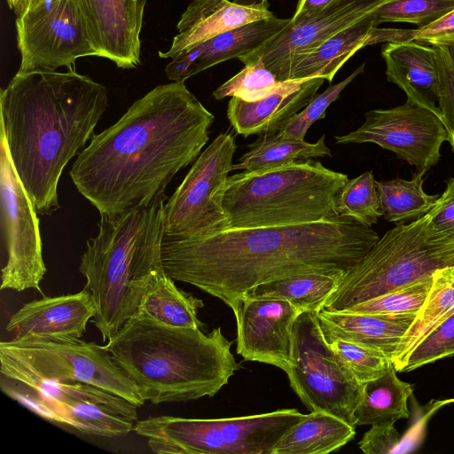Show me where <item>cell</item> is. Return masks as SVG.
Listing matches in <instances>:
<instances>
[{"label": "cell", "instance_id": "obj_20", "mask_svg": "<svg viewBox=\"0 0 454 454\" xmlns=\"http://www.w3.org/2000/svg\"><path fill=\"white\" fill-rule=\"evenodd\" d=\"M268 0H193L177 23L178 33L162 59H172L222 33L274 14Z\"/></svg>", "mask_w": 454, "mask_h": 454}, {"label": "cell", "instance_id": "obj_5", "mask_svg": "<svg viewBox=\"0 0 454 454\" xmlns=\"http://www.w3.org/2000/svg\"><path fill=\"white\" fill-rule=\"evenodd\" d=\"M165 194L118 215H100L79 265L95 302L91 323L108 341L135 314L152 279L164 271Z\"/></svg>", "mask_w": 454, "mask_h": 454}, {"label": "cell", "instance_id": "obj_26", "mask_svg": "<svg viewBox=\"0 0 454 454\" xmlns=\"http://www.w3.org/2000/svg\"><path fill=\"white\" fill-rule=\"evenodd\" d=\"M355 427L325 411H312L282 437L271 454H326L352 441Z\"/></svg>", "mask_w": 454, "mask_h": 454}, {"label": "cell", "instance_id": "obj_17", "mask_svg": "<svg viewBox=\"0 0 454 454\" xmlns=\"http://www.w3.org/2000/svg\"><path fill=\"white\" fill-rule=\"evenodd\" d=\"M301 312L280 299L244 297L235 316L237 353L245 361L277 366L292 364L293 331Z\"/></svg>", "mask_w": 454, "mask_h": 454}, {"label": "cell", "instance_id": "obj_19", "mask_svg": "<svg viewBox=\"0 0 454 454\" xmlns=\"http://www.w3.org/2000/svg\"><path fill=\"white\" fill-rule=\"evenodd\" d=\"M95 315L92 295L83 288L75 294L43 297L25 303L11 316L6 331L13 339L30 336L80 339Z\"/></svg>", "mask_w": 454, "mask_h": 454}, {"label": "cell", "instance_id": "obj_23", "mask_svg": "<svg viewBox=\"0 0 454 454\" xmlns=\"http://www.w3.org/2000/svg\"><path fill=\"white\" fill-rule=\"evenodd\" d=\"M417 313L366 314L321 309L317 317L326 341L342 340L383 353L393 359Z\"/></svg>", "mask_w": 454, "mask_h": 454}, {"label": "cell", "instance_id": "obj_15", "mask_svg": "<svg viewBox=\"0 0 454 454\" xmlns=\"http://www.w3.org/2000/svg\"><path fill=\"white\" fill-rule=\"evenodd\" d=\"M335 139L337 144H375L426 173L439 162L450 135L436 114L407 99L392 108L367 112L357 129Z\"/></svg>", "mask_w": 454, "mask_h": 454}, {"label": "cell", "instance_id": "obj_41", "mask_svg": "<svg viewBox=\"0 0 454 454\" xmlns=\"http://www.w3.org/2000/svg\"><path fill=\"white\" fill-rule=\"evenodd\" d=\"M454 153V137L450 136ZM427 239L441 245L454 246V176L448 179L446 188L428 212Z\"/></svg>", "mask_w": 454, "mask_h": 454}, {"label": "cell", "instance_id": "obj_16", "mask_svg": "<svg viewBox=\"0 0 454 454\" xmlns=\"http://www.w3.org/2000/svg\"><path fill=\"white\" fill-rule=\"evenodd\" d=\"M387 0H336L317 13L291 22L262 46L239 59L246 65L261 58L266 67L282 82L290 60L309 51L336 33L371 14Z\"/></svg>", "mask_w": 454, "mask_h": 454}, {"label": "cell", "instance_id": "obj_38", "mask_svg": "<svg viewBox=\"0 0 454 454\" xmlns=\"http://www.w3.org/2000/svg\"><path fill=\"white\" fill-rule=\"evenodd\" d=\"M416 41L426 44L454 43V10L435 22L416 28L374 27L365 45Z\"/></svg>", "mask_w": 454, "mask_h": 454}, {"label": "cell", "instance_id": "obj_13", "mask_svg": "<svg viewBox=\"0 0 454 454\" xmlns=\"http://www.w3.org/2000/svg\"><path fill=\"white\" fill-rule=\"evenodd\" d=\"M1 239L6 255L2 269L1 290L21 292L37 289L46 267L39 218L12 161L4 132L0 129Z\"/></svg>", "mask_w": 454, "mask_h": 454}, {"label": "cell", "instance_id": "obj_33", "mask_svg": "<svg viewBox=\"0 0 454 454\" xmlns=\"http://www.w3.org/2000/svg\"><path fill=\"white\" fill-rule=\"evenodd\" d=\"M339 215L350 217L372 227L382 216L380 200L372 171L348 179L336 200Z\"/></svg>", "mask_w": 454, "mask_h": 454}, {"label": "cell", "instance_id": "obj_9", "mask_svg": "<svg viewBox=\"0 0 454 454\" xmlns=\"http://www.w3.org/2000/svg\"><path fill=\"white\" fill-rule=\"evenodd\" d=\"M304 416L297 409L223 419L159 416L137 420L133 431L158 454H271Z\"/></svg>", "mask_w": 454, "mask_h": 454}, {"label": "cell", "instance_id": "obj_44", "mask_svg": "<svg viewBox=\"0 0 454 454\" xmlns=\"http://www.w3.org/2000/svg\"><path fill=\"white\" fill-rule=\"evenodd\" d=\"M336 0H299L291 22L301 21L319 12Z\"/></svg>", "mask_w": 454, "mask_h": 454}, {"label": "cell", "instance_id": "obj_2", "mask_svg": "<svg viewBox=\"0 0 454 454\" xmlns=\"http://www.w3.org/2000/svg\"><path fill=\"white\" fill-rule=\"evenodd\" d=\"M379 239L372 227L340 215L311 223L164 238L161 260L168 277L221 300L236 316L253 287L297 274L343 276Z\"/></svg>", "mask_w": 454, "mask_h": 454}, {"label": "cell", "instance_id": "obj_39", "mask_svg": "<svg viewBox=\"0 0 454 454\" xmlns=\"http://www.w3.org/2000/svg\"><path fill=\"white\" fill-rule=\"evenodd\" d=\"M454 356V313L434 328L395 368L411 372L439 359Z\"/></svg>", "mask_w": 454, "mask_h": 454}, {"label": "cell", "instance_id": "obj_4", "mask_svg": "<svg viewBox=\"0 0 454 454\" xmlns=\"http://www.w3.org/2000/svg\"><path fill=\"white\" fill-rule=\"evenodd\" d=\"M221 327L174 328L134 314L106 345L115 364L153 404L214 396L241 368Z\"/></svg>", "mask_w": 454, "mask_h": 454}, {"label": "cell", "instance_id": "obj_14", "mask_svg": "<svg viewBox=\"0 0 454 454\" xmlns=\"http://www.w3.org/2000/svg\"><path fill=\"white\" fill-rule=\"evenodd\" d=\"M18 72L74 67L80 58L97 56L76 0H43L16 19Z\"/></svg>", "mask_w": 454, "mask_h": 454}, {"label": "cell", "instance_id": "obj_10", "mask_svg": "<svg viewBox=\"0 0 454 454\" xmlns=\"http://www.w3.org/2000/svg\"><path fill=\"white\" fill-rule=\"evenodd\" d=\"M2 391L42 419L82 434L117 437L134 430L136 404L113 392L82 382L33 388L1 377Z\"/></svg>", "mask_w": 454, "mask_h": 454}, {"label": "cell", "instance_id": "obj_22", "mask_svg": "<svg viewBox=\"0 0 454 454\" xmlns=\"http://www.w3.org/2000/svg\"><path fill=\"white\" fill-rule=\"evenodd\" d=\"M381 56L387 81L397 85L408 100L430 110L442 121L438 106L439 70L434 47L416 41L386 43Z\"/></svg>", "mask_w": 454, "mask_h": 454}, {"label": "cell", "instance_id": "obj_37", "mask_svg": "<svg viewBox=\"0 0 454 454\" xmlns=\"http://www.w3.org/2000/svg\"><path fill=\"white\" fill-rule=\"evenodd\" d=\"M432 282L433 275L344 310L366 314L417 313L429 293Z\"/></svg>", "mask_w": 454, "mask_h": 454}, {"label": "cell", "instance_id": "obj_11", "mask_svg": "<svg viewBox=\"0 0 454 454\" xmlns=\"http://www.w3.org/2000/svg\"><path fill=\"white\" fill-rule=\"evenodd\" d=\"M290 386L310 411H325L353 427L364 384L346 372L324 337L317 312L304 311L293 331Z\"/></svg>", "mask_w": 454, "mask_h": 454}, {"label": "cell", "instance_id": "obj_32", "mask_svg": "<svg viewBox=\"0 0 454 454\" xmlns=\"http://www.w3.org/2000/svg\"><path fill=\"white\" fill-rule=\"evenodd\" d=\"M425 172L413 174L411 179L395 177L376 181L382 216L389 222L406 223L427 214L440 194L429 195L423 189Z\"/></svg>", "mask_w": 454, "mask_h": 454}, {"label": "cell", "instance_id": "obj_42", "mask_svg": "<svg viewBox=\"0 0 454 454\" xmlns=\"http://www.w3.org/2000/svg\"><path fill=\"white\" fill-rule=\"evenodd\" d=\"M433 46L439 70L438 106L449 135L454 137V43Z\"/></svg>", "mask_w": 454, "mask_h": 454}, {"label": "cell", "instance_id": "obj_43", "mask_svg": "<svg viewBox=\"0 0 454 454\" xmlns=\"http://www.w3.org/2000/svg\"><path fill=\"white\" fill-rule=\"evenodd\" d=\"M400 446V436L393 423L372 424L358 442L365 454L396 453Z\"/></svg>", "mask_w": 454, "mask_h": 454}, {"label": "cell", "instance_id": "obj_46", "mask_svg": "<svg viewBox=\"0 0 454 454\" xmlns=\"http://www.w3.org/2000/svg\"><path fill=\"white\" fill-rule=\"evenodd\" d=\"M20 0H7L9 7L15 12L19 7Z\"/></svg>", "mask_w": 454, "mask_h": 454}, {"label": "cell", "instance_id": "obj_35", "mask_svg": "<svg viewBox=\"0 0 454 454\" xmlns=\"http://www.w3.org/2000/svg\"><path fill=\"white\" fill-rule=\"evenodd\" d=\"M282 82L266 67L261 58L246 64L238 74L213 92L215 99L239 98L247 102L258 101L272 93Z\"/></svg>", "mask_w": 454, "mask_h": 454}, {"label": "cell", "instance_id": "obj_12", "mask_svg": "<svg viewBox=\"0 0 454 454\" xmlns=\"http://www.w3.org/2000/svg\"><path fill=\"white\" fill-rule=\"evenodd\" d=\"M236 149L234 136L223 132L199 155L165 202L164 238H186L226 229L223 197Z\"/></svg>", "mask_w": 454, "mask_h": 454}, {"label": "cell", "instance_id": "obj_29", "mask_svg": "<svg viewBox=\"0 0 454 454\" xmlns=\"http://www.w3.org/2000/svg\"><path fill=\"white\" fill-rule=\"evenodd\" d=\"M454 313V266L433 273L429 293L399 342L392 359L399 366L411 351L439 324Z\"/></svg>", "mask_w": 454, "mask_h": 454}, {"label": "cell", "instance_id": "obj_7", "mask_svg": "<svg viewBox=\"0 0 454 454\" xmlns=\"http://www.w3.org/2000/svg\"><path fill=\"white\" fill-rule=\"evenodd\" d=\"M0 373L28 387L82 382L113 392L137 407L145 403L106 346L80 339L30 336L2 340Z\"/></svg>", "mask_w": 454, "mask_h": 454}, {"label": "cell", "instance_id": "obj_1", "mask_svg": "<svg viewBox=\"0 0 454 454\" xmlns=\"http://www.w3.org/2000/svg\"><path fill=\"white\" fill-rule=\"evenodd\" d=\"M214 120L184 82L158 85L114 124L93 135L74 161L70 177L100 215L145 207L196 160Z\"/></svg>", "mask_w": 454, "mask_h": 454}, {"label": "cell", "instance_id": "obj_3", "mask_svg": "<svg viewBox=\"0 0 454 454\" xmlns=\"http://www.w3.org/2000/svg\"><path fill=\"white\" fill-rule=\"evenodd\" d=\"M108 108L105 86L74 67L17 72L0 93V129L38 215L59 208L63 169L94 135Z\"/></svg>", "mask_w": 454, "mask_h": 454}, {"label": "cell", "instance_id": "obj_24", "mask_svg": "<svg viewBox=\"0 0 454 454\" xmlns=\"http://www.w3.org/2000/svg\"><path fill=\"white\" fill-rule=\"evenodd\" d=\"M289 21L290 19H280L273 15L226 31L180 52L184 62V79L221 62L239 59L254 51L280 33Z\"/></svg>", "mask_w": 454, "mask_h": 454}, {"label": "cell", "instance_id": "obj_28", "mask_svg": "<svg viewBox=\"0 0 454 454\" xmlns=\"http://www.w3.org/2000/svg\"><path fill=\"white\" fill-rule=\"evenodd\" d=\"M413 387L396 375L394 364L381 376L364 384L363 397L355 411L356 426L393 423L408 419V399Z\"/></svg>", "mask_w": 454, "mask_h": 454}, {"label": "cell", "instance_id": "obj_25", "mask_svg": "<svg viewBox=\"0 0 454 454\" xmlns=\"http://www.w3.org/2000/svg\"><path fill=\"white\" fill-rule=\"evenodd\" d=\"M377 27L372 12L336 33L315 49L295 55L288 63L282 82L321 77L331 82L340 68L365 43Z\"/></svg>", "mask_w": 454, "mask_h": 454}, {"label": "cell", "instance_id": "obj_34", "mask_svg": "<svg viewBox=\"0 0 454 454\" xmlns=\"http://www.w3.org/2000/svg\"><path fill=\"white\" fill-rule=\"evenodd\" d=\"M454 10V0H387L372 12L377 27L382 23L430 25Z\"/></svg>", "mask_w": 454, "mask_h": 454}, {"label": "cell", "instance_id": "obj_36", "mask_svg": "<svg viewBox=\"0 0 454 454\" xmlns=\"http://www.w3.org/2000/svg\"><path fill=\"white\" fill-rule=\"evenodd\" d=\"M327 342L340 366L361 384L381 376L393 364L391 358L372 348L342 340Z\"/></svg>", "mask_w": 454, "mask_h": 454}, {"label": "cell", "instance_id": "obj_8", "mask_svg": "<svg viewBox=\"0 0 454 454\" xmlns=\"http://www.w3.org/2000/svg\"><path fill=\"white\" fill-rule=\"evenodd\" d=\"M429 214L398 223L341 278L324 309L340 311L454 266V246L427 239Z\"/></svg>", "mask_w": 454, "mask_h": 454}, {"label": "cell", "instance_id": "obj_40", "mask_svg": "<svg viewBox=\"0 0 454 454\" xmlns=\"http://www.w3.org/2000/svg\"><path fill=\"white\" fill-rule=\"evenodd\" d=\"M364 69V64L357 67L349 76L334 85L329 86L299 113L294 114L278 131L285 132L299 139H304L310 126L325 118L330 105L339 98L341 91Z\"/></svg>", "mask_w": 454, "mask_h": 454}, {"label": "cell", "instance_id": "obj_45", "mask_svg": "<svg viewBox=\"0 0 454 454\" xmlns=\"http://www.w3.org/2000/svg\"><path fill=\"white\" fill-rule=\"evenodd\" d=\"M43 0H20V4L16 12V16L21 15L27 9L33 8Z\"/></svg>", "mask_w": 454, "mask_h": 454}, {"label": "cell", "instance_id": "obj_18", "mask_svg": "<svg viewBox=\"0 0 454 454\" xmlns=\"http://www.w3.org/2000/svg\"><path fill=\"white\" fill-rule=\"evenodd\" d=\"M98 57L117 67L140 64L144 12L146 0H76Z\"/></svg>", "mask_w": 454, "mask_h": 454}, {"label": "cell", "instance_id": "obj_21", "mask_svg": "<svg viewBox=\"0 0 454 454\" xmlns=\"http://www.w3.org/2000/svg\"><path fill=\"white\" fill-rule=\"evenodd\" d=\"M324 82L321 77L282 82L272 93L254 102L233 97L227 118L233 129L245 137L278 132L314 98Z\"/></svg>", "mask_w": 454, "mask_h": 454}, {"label": "cell", "instance_id": "obj_27", "mask_svg": "<svg viewBox=\"0 0 454 454\" xmlns=\"http://www.w3.org/2000/svg\"><path fill=\"white\" fill-rule=\"evenodd\" d=\"M165 272L155 276L147 286L135 312L160 325L174 328L205 329L198 317L204 302L178 288Z\"/></svg>", "mask_w": 454, "mask_h": 454}, {"label": "cell", "instance_id": "obj_6", "mask_svg": "<svg viewBox=\"0 0 454 454\" xmlns=\"http://www.w3.org/2000/svg\"><path fill=\"white\" fill-rule=\"evenodd\" d=\"M348 180L346 174L314 158L229 176L223 197L226 229L304 224L340 216L336 200Z\"/></svg>", "mask_w": 454, "mask_h": 454}, {"label": "cell", "instance_id": "obj_31", "mask_svg": "<svg viewBox=\"0 0 454 454\" xmlns=\"http://www.w3.org/2000/svg\"><path fill=\"white\" fill-rule=\"evenodd\" d=\"M343 276L324 273L293 275L250 289L244 297L288 301L301 312L319 311Z\"/></svg>", "mask_w": 454, "mask_h": 454}, {"label": "cell", "instance_id": "obj_30", "mask_svg": "<svg viewBox=\"0 0 454 454\" xmlns=\"http://www.w3.org/2000/svg\"><path fill=\"white\" fill-rule=\"evenodd\" d=\"M247 148L239 162L232 165V170H254L299 160L331 156V150L325 144V135L312 144L282 131L266 133L259 135Z\"/></svg>", "mask_w": 454, "mask_h": 454}]
</instances>
